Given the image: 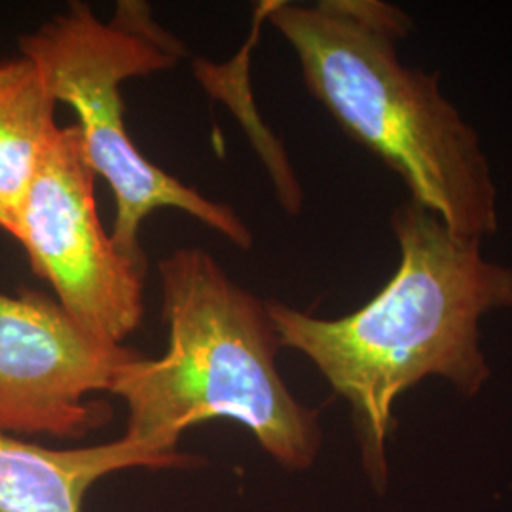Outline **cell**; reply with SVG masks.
Listing matches in <instances>:
<instances>
[{
  "instance_id": "6da1fadb",
  "label": "cell",
  "mask_w": 512,
  "mask_h": 512,
  "mask_svg": "<svg viewBox=\"0 0 512 512\" xmlns=\"http://www.w3.org/2000/svg\"><path fill=\"white\" fill-rule=\"evenodd\" d=\"M391 230L401 255L397 272L363 308L321 319L266 300L279 344L306 355L351 406L376 484L387 478L395 401L429 376L476 395L490 378L480 319L512 308V268L482 255L480 239L454 234L412 200L393 211Z\"/></svg>"
},
{
  "instance_id": "7a4b0ae2",
  "label": "cell",
  "mask_w": 512,
  "mask_h": 512,
  "mask_svg": "<svg viewBox=\"0 0 512 512\" xmlns=\"http://www.w3.org/2000/svg\"><path fill=\"white\" fill-rule=\"evenodd\" d=\"M270 25L300 61L308 92L357 145L403 179L410 200L461 238L499 228L480 137L440 92V74L399 59L412 19L382 0L275 2Z\"/></svg>"
},
{
  "instance_id": "3957f363",
  "label": "cell",
  "mask_w": 512,
  "mask_h": 512,
  "mask_svg": "<svg viewBox=\"0 0 512 512\" xmlns=\"http://www.w3.org/2000/svg\"><path fill=\"white\" fill-rule=\"evenodd\" d=\"M158 274L169 346L160 359L137 353L116 374L110 393L128 406L124 437L175 454L188 427L232 420L281 465L310 467L321 446L317 412L275 366L281 344L266 302L198 247L165 256Z\"/></svg>"
},
{
  "instance_id": "277c9868",
  "label": "cell",
  "mask_w": 512,
  "mask_h": 512,
  "mask_svg": "<svg viewBox=\"0 0 512 512\" xmlns=\"http://www.w3.org/2000/svg\"><path fill=\"white\" fill-rule=\"evenodd\" d=\"M18 44L55 103L76 112L88 160L112 190L110 238L124 255L147 266L139 230L156 209H179L239 249L253 247L251 230L232 207L165 173L129 137L122 82L171 71L186 57L183 42L154 21L147 2L120 0L109 19L95 18L86 2H71L67 12L19 37Z\"/></svg>"
},
{
  "instance_id": "5b68a950",
  "label": "cell",
  "mask_w": 512,
  "mask_h": 512,
  "mask_svg": "<svg viewBox=\"0 0 512 512\" xmlns=\"http://www.w3.org/2000/svg\"><path fill=\"white\" fill-rule=\"evenodd\" d=\"M95 177L82 129L78 124L57 129L12 238L82 329L103 342L122 344L145 313L147 266L124 255L105 232Z\"/></svg>"
},
{
  "instance_id": "8992f818",
  "label": "cell",
  "mask_w": 512,
  "mask_h": 512,
  "mask_svg": "<svg viewBox=\"0 0 512 512\" xmlns=\"http://www.w3.org/2000/svg\"><path fill=\"white\" fill-rule=\"evenodd\" d=\"M137 351L82 329L48 294L0 293V431L80 439L105 425L109 408L88 395L110 391Z\"/></svg>"
},
{
  "instance_id": "52a82bcc",
  "label": "cell",
  "mask_w": 512,
  "mask_h": 512,
  "mask_svg": "<svg viewBox=\"0 0 512 512\" xmlns=\"http://www.w3.org/2000/svg\"><path fill=\"white\" fill-rule=\"evenodd\" d=\"M192 459L162 454L122 437L90 448L52 450L0 431V512H80L103 476L131 467H181Z\"/></svg>"
},
{
  "instance_id": "ba28073f",
  "label": "cell",
  "mask_w": 512,
  "mask_h": 512,
  "mask_svg": "<svg viewBox=\"0 0 512 512\" xmlns=\"http://www.w3.org/2000/svg\"><path fill=\"white\" fill-rule=\"evenodd\" d=\"M55 107L54 97L27 57L0 61V230L10 236L59 129Z\"/></svg>"
}]
</instances>
